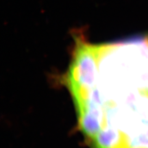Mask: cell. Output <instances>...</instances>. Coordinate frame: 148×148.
I'll use <instances>...</instances> for the list:
<instances>
[{
	"label": "cell",
	"mask_w": 148,
	"mask_h": 148,
	"mask_svg": "<svg viewBox=\"0 0 148 148\" xmlns=\"http://www.w3.org/2000/svg\"><path fill=\"white\" fill-rule=\"evenodd\" d=\"M74 39L66 83L86 140L93 148H148V34Z\"/></svg>",
	"instance_id": "obj_1"
}]
</instances>
